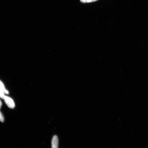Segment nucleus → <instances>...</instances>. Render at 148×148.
<instances>
[{"mask_svg":"<svg viewBox=\"0 0 148 148\" xmlns=\"http://www.w3.org/2000/svg\"><path fill=\"white\" fill-rule=\"evenodd\" d=\"M2 103L1 100H0V109H1V108L2 106Z\"/></svg>","mask_w":148,"mask_h":148,"instance_id":"6","label":"nucleus"},{"mask_svg":"<svg viewBox=\"0 0 148 148\" xmlns=\"http://www.w3.org/2000/svg\"><path fill=\"white\" fill-rule=\"evenodd\" d=\"M6 90L4 84L0 81V97L2 99L5 96L4 92Z\"/></svg>","mask_w":148,"mask_h":148,"instance_id":"2","label":"nucleus"},{"mask_svg":"<svg viewBox=\"0 0 148 148\" xmlns=\"http://www.w3.org/2000/svg\"><path fill=\"white\" fill-rule=\"evenodd\" d=\"M58 140L56 136H54L52 141V147L53 148H57L58 146Z\"/></svg>","mask_w":148,"mask_h":148,"instance_id":"3","label":"nucleus"},{"mask_svg":"<svg viewBox=\"0 0 148 148\" xmlns=\"http://www.w3.org/2000/svg\"><path fill=\"white\" fill-rule=\"evenodd\" d=\"M80 1L82 3H89L95 2L98 0H80Z\"/></svg>","mask_w":148,"mask_h":148,"instance_id":"4","label":"nucleus"},{"mask_svg":"<svg viewBox=\"0 0 148 148\" xmlns=\"http://www.w3.org/2000/svg\"><path fill=\"white\" fill-rule=\"evenodd\" d=\"M0 121L2 122H3L4 121V117L1 111H0Z\"/></svg>","mask_w":148,"mask_h":148,"instance_id":"5","label":"nucleus"},{"mask_svg":"<svg viewBox=\"0 0 148 148\" xmlns=\"http://www.w3.org/2000/svg\"><path fill=\"white\" fill-rule=\"evenodd\" d=\"M3 99H4L5 104L9 108L13 109L15 108V103L11 98L5 95Z\"/></svg>","mask_w":148,"mask_h":148,"instance_id":"1","label":"nucleus"}]
</instances>
